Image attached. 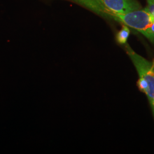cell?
Segmentation results:
<instances>
[{"mask_svg":"<svg viewBox=\"0 0 154 154\" xmlns=\"http://www.w3.org/2000/svg\"><path fill=\"white\" fill-rule=\"evenodd\" d=\"M148 6L146 8L154 16V0H147Z\"/></svg>","mask_w":154,"mask_h":154,"instance_id":"5","label":"cell"},{"mask_svg":"<svg viewBox=\"0 0 154 154\" xmlns=\"http://www.w3.org/2000/svg\"><path fill=\"white\" fill-rule=\"evenodd\" d=\"M85 6L97 14L124 23L142 33L151 41L153 39L152 26L154 16L147 8L140 9L126 14L118 13L106 8L98 0H71Z\"/></svg>","mask_w":154,"mask_h":154,"instance_id":"1","label":"cell"},{"mask_svg":"<svg viewBox=\"0 0 154 154\" xmlns=\"http://www.w3.org/2000/svg\"><path fill=\"white\" fill-rule=\"evenodd\" d=\"M125 47L127 54L138 72V88L146 94L151 105L154 102V60L152 62L147 61L136 53L129 45L127 44Z\"/></svg>","mask_w":154,"mask_h":154,"instance_id":"2","label":"cell"},{"mask_svg":"<svg viewBox=\"0 0 154 154\" xmlns=\"http://www.w3.org/2000/svg\"><path fill=\"white\" fill-rule=\"evenodd\" d=\"M130 29L128 27L123 25L121 30L118 32L116 35V40L121 44H125L126 43L127 39L130 34Z\"/></svg>","mask_w":154,"mask_h":154,"instance_id":"4","label":"cell"},{"mask_svg":"<svg viewBox=\"0 0 154 154\" xmlns=\"http://www.w3.org/2000/svg\"><path fill=\"white\" fill-rule=\"evenodd\" d=\"M151 106H152V109H153V110H154V102L151 104Z\"/></svg>","mask_w":154,"mask_h":154,"instance_id":"6","label":"cell"},{"mask_svg":"<svg viewBox=\"0 0 154 154\" xmlns=\"http://www.w3.org/2000/svg\"><path fill=\"white\" fill-rule=\"evenodd\" d=\"M111 11L118 13L126 14L142 9L135 0H98Z\"/></svg>","mask_w":154,"mask_h":154,"instance_id":"3","label":"cell"}]
</instances>
